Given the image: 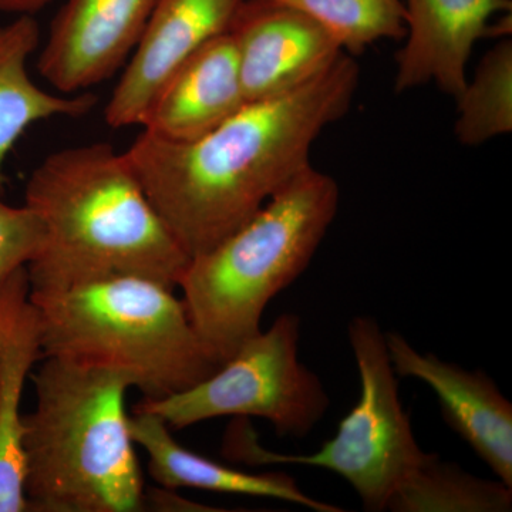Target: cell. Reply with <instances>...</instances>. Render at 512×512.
Segmentation results:
<instances>
[{"instance_id":"ac0fdd59","label":"cell","mask_w":512,"mask_h":512,"mask_svg":"<svg viewBox=\"0 0 512 512\" xmlns=\"http://www.w3.org/2000/svg\"><path fill=\"white\" fill-rule=\"evenodd\" d=\"M454 133L464 146H480L512 131V42L504 37L478 64L457 97Z\"/></svg>"},{"instance_id":"277c9868","label":"cell","mask_w":512,"mask_h":512,"mask_svg":"<svg viewBox=\"0 0 512 512\" xmlns=\"http://www.w3.org/2000/svg\"><path fill=\"white\" fill-rule=\"evenodd\" d=\"M339 201L338 183L309 165L251 220L190 259L178 288L192 325L218 362L261 332L266 306L311 264Z\"/></svg>"},{"instance_id":"52a82bcc","label":"cell","mask_w":512,"mask_h":512,"mask_svg":"<svg viewBox=\"0 0 512 512\" xmlns=\"http://www.w3.org/2000/svg\"><path fill=\"white\" fill-rule=\"evenodd\" d=\"M301 326L296 313H284L207 379L164 399H143L134 409L156 414L171 430L218 417H258L278 436L303 439L325 417L330 399L299 360Z\"/></svg>"},{"instance_id":"8992f818","label":"cell","mask_w":512,"mask_h":512,"mask_svg":"<svg viewBox=\"0 0 512 512\" xmlns=\"http://www.w3.org/2000/svg\"><path fill=\"white\" fill-rule=\"evenodd\" d=\"M348 338L359 372L360 396L332 439L312 454H279L259 446L248 419L235 417L225 437V453L251 466L325 468L352 485L363 510L382 512L404 478L433 453L423 451L414 436L379 323L372 316H355L348 325Z\"/></svg>"},{"instance_id":"6da1fadb","label":"cell","mask_w":512,"mask_h":512,"mask_svg":"<svg viewBox=\"0 0 512 512\" xmlns=\"http://www.w3.org/2000/svg\"><path fill=\"white\" fill-rule=\"evenodd\" d=\"M359 66L343 52L312 82L247 103L197 140L143 131L124 153L148 200L185 254L210 251L311 164L316 138L345 116Z\"/></svg>"},{"instance_id":"9c48e42d","label":"cell","mask_w":512,"mask_h":512,"mask_svg":"<svg viewBox=\"0 0 512 512\" xmlns=\"http://www.w3.org/2000/svg\"><path fill=\"white\" fill-rule=\"evenodd\" d=\"M156 3L66 0L37 57V72L57 93L89 92L127 63Z\"/></svg>"},{"instance_id":"2e32d148","label":"cell","mask_w":512,"mask_h":512,"mask_svg":"<svg viewBox=\"0 0 512 512\" xmlns=\"http://www.w3.org/2000/svg\"><path fill=\"white\" fill-rule=\"evenodd\" d=\"M42 39L36 16H15L0 25V188L5 185V165L10 151L30 126L39 121L70 117L80 119L96 107L92 93H50L30 77L28 63Z\"/></svg>"},{"instance_id":"5b68a950","label":"cell","mask_w":512,"mask_h":512,"mask_svg":"<svg viewBox=\"0 0 512 512\" xmlns=\"http://www.w3.org/2000/svg\"><path fill=\"white\" fill-rule=\"evenodd\" d=\"M30 296L42 322L43 357L117 370L143 399L184 392L222 365L183 299L153 279L110 276Z\"/></svg>"},{"instance_id":"e0dca14e","label":"cell","mask_w":512,"mask_h":512,"mask_svg":"<svg viewBox=\"0 0 512 512\" xmlns=\"http://www.w3.org/2000/svg\"><path fill=\"white\" fill-rule=\"evenodd\" d=\"M512 487L503 481L473 476L434 454L404 478L386 511L510 512Z\"/></svg>"},{"instance_id":"3957f363","label":"cell","mask_w":512,"mask_h":512,"mask_svg":"<svg viewBox=\"0 0 512 512\" xmlns=\"http://www.w3.org/2000/svg\"><path fill=\"white\" fill-rule=\"evenodd\" d=\"M36 406L23 416L29 512H136L147 503L126 410L133 380L117 370L43 357Z\"/></svg>"},{"instance_id":"7a4b0ae2","label":"cell","mask_w":512,"mask_h":512,"mask_svg":"<svg viewBox=\"0 0 512 512\" xmlns=\"http://www.w3.org/2000/svg\"><path fill=\"white\" fill-rule=\"evenodd\" d=\"M25 205L45 227L42 249L26 266L32 292L123 275L175 289L190 264L126 153L110 144L49 154L30 174Z\"/></svg>"},{"instance_id":"ba28073f","label":"cell","mask_w":512,"mask_h":512,"mask_svg":"<svg viewBox=\"0 0 512 512\" xmlns=\"http://www.w3.org/2000/svg\"><path fill=\"white\" fill-rule=\"evenodd\" d=\"M228 32L248 103L305 86L345 52L318 20L274 0H244Z\"/></svg>"},{"instance_id":"4fadbf2b","label":"cell","mask_w":512,"mask_h":512,"mask_svg":"<svg viewBox=\"0 0 512 512\" xmlns=\"http://www.w3.org/2000/svg\"><path fill=\"white\" fill-rule=\"evenodd\" d=\"M43 359L42 322L28 269L0 279V512H29L23 477V390Z\"/></svg>"},{"instance_id":"7c38bea8","label":"cell","mask_w":512,"mask_h":512,"mask_svg":"<svg viewBox=\"0 0 512 512\" xmlns=\"http://www.w3.org/2000/svg\"><path fill=\"white\" fill-rule=\"evenodd\" d=\"M406 43L397 53L396 93L436 83L457 99L478 40L493 33L491 19L511 13V0H403Z\"/></svg>"},{"instance_id":"9a60e30c","label":"cell","mask_w":512,"mask_h":512,"mask_svg":"<svg viewBox=\"0 0 512 512\" xmlns=\"http://www.w3.org/2000/svg\"><path fill=\"white\" fill-rule=\"evenodd\" d=\"M130 431L134 443L146 451L150 476L167 490L195 488L212 493L272 498L316 512L345 511L338 505L323 503L303 493L288 474L245 473L192 453L174 439L173 430L156 414L133 409Z\"/></svg>"},{"instance_id":"ffe728a7","label":"cell","mask_w":512,"mask_h":512,"mask_svg":"<svg viewBox=\"0 0 512 512\" xmlns=\"http://www.w3.org/2000/svg\"><path fill=\"white\" fill-rule=\"evenodd\" d=\"M45 241V227L28 205L12 207L0 201V279L26 268Z\"/></svg>"},{"instance_id":"44dd1931","label":"cell","mask_w":512,"mask_h":512,"mask_svg":"<svg viewBox=\"0 0 512 512\" xmlns=\"http://www.w3.org/2000/svg\"><path fill=\"white\" fill-rule=\"evenodd\" d=\"M52 2L53 0H0V12L15 16H36Z\"/></svg>"},{"instance_id":"30bf717a","label":"cell","mask_w":512,"mask_h":512,"mask_svg":"<svg viewBox=\"0 0 512 512\" xmlns=\"http://www.w3.org/2000/svg\"><path fill=\"white\" fill-rule=\"evenodd\" d=\"M244 0H157L104 109L111 128L140 126L164 83L201 46L227 33Z\"/></svg>"},{"instance_id":"5bb4252c","label":"cell","mask_w":512,"mask_h":512,"mask_svg":"<svg viewBox=\"0 0 512 512\" xmlns=\"http://www.w3.org/2000/svg\"><path fill=\"white\" fill-rule=\"evenodd\" d=\"M237 45L222 33L201 46L164 83L141 128L168 141H194L247 104Z\"/></svg>"},{"instance_id":"8fae6325","label":"cell","mask_w":512,"mask_h":512,"mask_svg":"<svg viewBox=\"0 0 512 512\" xmlns=\"http://www.w3.org/2000/svg\"><path fill=\"white\" fill-rule=\"evenodd\" d=\"M387 352L399 377L433 390L441 414L498 480L512 487V404L481 370H467L421 353L397 332L386 333Z\"/></svg>"},{"instance_id":"d6986e66","label":"cell","mask_w":512,"mask_h":512,"mask_svg":"<svg viewBox=\"0 0 512 512\" xmlns=\"http://www.w3.org/2000/svg\"><path fill=\"white\" fill-rule=\"evenodd\" d=\"M302 10L338 39L349 55H359L379 40L406 36L403 0H274Z\"/></svg>"}]
</instances>
